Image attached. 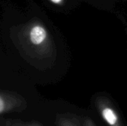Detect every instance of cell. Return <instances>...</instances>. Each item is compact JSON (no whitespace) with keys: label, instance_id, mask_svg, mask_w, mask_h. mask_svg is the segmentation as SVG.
<instances>
[{"label":"cell","instance_id":"cell-1","mask_svg":"<svg viewBox=\"0 0 127 126\" xmlns=\"http://www.w3.org/2000/svg\"><path fill=\"white\" fill-rule=\"evenodd\" d=\"M26 105L25 100L20 95L0 91V114L22 111Z\"/></svg>","mask_w":127,"mask_h":126},{"label":"cell","instance_id":"cell-2","mask_svg":"<svg viewBox=\"0 0 127 126\" xmlns=\"http://www.w3.org/2000/svg\"><path fill=\"white\" fill-rule=\"evenodd\" d=\"M95 104L100 115L108 126H124L118 113L106 98H97Z\"/></svg>","mask_w":127,"mask_h":126},{"label":"cell","instance_id":"cell-3","mask_svg":"<svg viewBox=\"0 0 127 126\" xmlns=\"http://www.w3.org/2000/svg\"><path fill=\"white\" fill-rule=\"evenodd\" d=\"M48 38V33L45 28L39 25H34L30 30L29 39L30 42L36 46L42 45Z\"/></svg>","mask_w":127,"mask_h":126},{"label":"cell","instance_id":"cell-4","mask_svg":"<svg viewBox=\"0 0 127 126\" xmlns=\"http://www.w3.org/2000/svg\"><path fill=\"white\" fill-rule=\"evenodd\" d=\"M57 126H79L77 123L69 117L64 116H58L57 118Z\"/></svg>","mask_w":127,"mask_h":126},{"label":"cell","instance_id":"cell-5","mask_svg":"<svg viewBox=\"0 0 127 126\" xmlns=\"http://www.w3.org/2000/svg\"><path fill=\"white\" fill-rule=\"evenodd\" d=\"M6 126H42V125L38 122H31V123H22L18 121L7 120L5 123Z\"/></svg>","mask_w":127,"mask_h":126},{"label":"cell","instance_id":"cell-6","mask_svg":"<svg viewBox=\"0 0 127 126\" xmlns=\"http://www.w3.org/2000/svg\"><path fill=\"white\" fill-rule=\"evenodd\" d=\"M84 126H96V125L89 117H86L84 120Z\"/></svg>","mask_w":127,"mask_h":126},{"label":"cell","instance_id":"cell-7","mask_svg":"<svg viewBox=\"0 0 127 126\" xmlns=\"http://www.w3.org/2000/svg\"><path fill=\"white\" fill-rule=\"evenodd\" d=\"M51 2H53V3H54V4H60L62 1H63V0H51Z\"/></svg>","mask_w":127,"mask_h":126}]
</instances>
